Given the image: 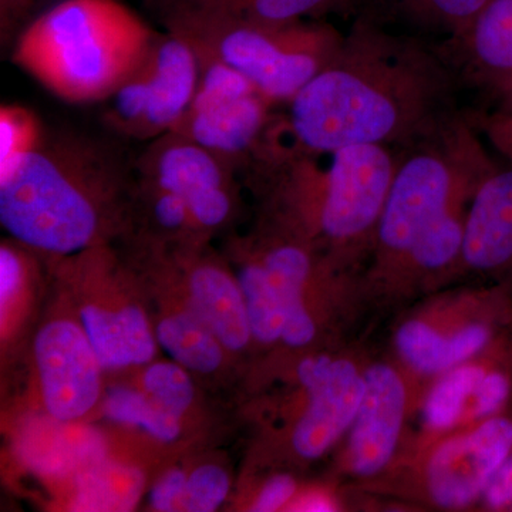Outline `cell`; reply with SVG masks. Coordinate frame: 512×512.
Here are the masks:
<instances>
[{"label":"cell","mask_w":512,"mask_h":512,"mask_svg":"<svg viewBox=\"0 0 512 512\" xmlns=\"http://www.w3.org/2000/svg\"><path fill=\"white\" fill-rule=\"evenodd\" d=\"M512 329V308L491 313L467 323L454 332H440L423 322L404 323L396 336V346L407 365L423 373L447 372L487 352Z\"/></svg>","instance_id":"9a60e30c"},{"label":"cell","mask_w":512,"mask_h":512,"mask_svg":"<svg viewBox=\"0 0 512 512\" xmlns=\"http://www.w3.org/2000/svg\"><path fill=\"white\" fill-rule=\"evenodd\" d=\"M511 451L512 410L444 441L427 464L430 497L443 508L468 507L483 498Z\"/></svg>","instance_id":"9c48e42d"},{"label":"cell","mask_w":512,"mask_h":512,"mask_svg":"<svg viewBox=\"0 0 512 512\" xmlns=\"http://www.w3.org/2000/svg\"><path fill=\"white\" fill-rule=\"evenodd\" d=\"M244 295L252 338L272 343L282 336V312L278 295L261 262L248 264L238 278Z\"/></svg>","instance_id":"d4e9b609"},{"label":"cell","mask_w":512,"mask_h":512,"mask_svg":"<svg viewBox=\"0 0 512 512\" xmlns=\"http://www.w3.org/2000/svg\"><path fill=\"white\" fill-rule=\"evenodd\" d=\"M491 94H493L495 103H497L495 110L512 113V77Z\"/></svg>","instance_id":"f35d334b"},{"label":"cell","mask_w":512,"mask_h":512,"mask_svg":"<svg viewBox=\"0 0 512 512\" xmlns=\"http://www.w3.org/2000/svg\"><path fill=\"white\" fill-rule=\"evenodd\" d=\"M205 10L265 25H286L332 12L342 15L357 12L359 15L363 10V0H231L222 8Z\"/></svg>","instance_id":"7402d4cb"},{"label":"cell","mask_w":512,"mask_h":512,"mask_svg":"<svg viewBox=\"0 0 512 512\" xmlns=\"http://www.w3.org/2000/svg\"><path fill=\"white\" fill-rule=\"evenodd\" d=\"M478 126L484 131L491 144L512 165V113L497 110L491 111L490 114L480 117Z\"/></svg>","instance_id":"1f68e13d"},{"label":"cell","mask_w":512,"mask_h":512,"mask_svg":"<svg viewBox=\"0 0 512 512\" xmlns=\"http://www.w3.org/2000/svg\"><path fill=\"white\" fill-rule=\"evenodd\" d=\"M456 73L440 50L357 15L336 55L289 100L281 126L293 151L332 154L350 146H417L458 119Z\"/></svg>","instance_id":"6da1fadb"},{"label":"cell","mask_w":512,"mask_h":512,"mask_svg":"<svg viewBox=\"0 0 512 512\" xmlns=\"http://www.w3.org/2000/svg\"><path fill=\"white\" fill-rule=\"evenodd\" d=\"M187 476L184 471L173 470L165 474L150 494L151 507L156 511H175L181 507Z\"/></svg>","instance_id":"4dcf8cb0"},{"label":"cell","mask_w":512,"mask_h":512,"mask_svg":"<svg viewBox=\"0 0 512 512\" xmlns=\"http://www.w3.org/2000/svg\"><path fill=\"white\" fill-rule=\"evenodd\" d=\"M197 55V92L187 113L170 133L190 138L234 167L252 163L272 123V101L228 64L204 53Z\"/></svg>","instance_id":"8992f818"},{"label":"cell","mask_w":512,"mask_h":512,"mask_svg":"<svg viewBox=\"0 0 512 512\" xmlns=\"http://www.w3.org/2000/svg\"><path fill=\"white\" fill-rule=\"evenodd\" d=\"M365 394L352 424L349 466L360 477L380 473L393 458L406 419L403 379L389 365H373L365 373Z\"/></svg>","instance_id":"4fadbf2b"},{"label":"cell","mask_w":512,"mask_h":512,"mask_svg":"<svg viewBox=\"0 0 512 512\" xmlns=\"http://www.w3.org/2000/svg\"><path fill=\"white\" fill-rule=\"evenodd\" d=\"M261 264L278 295L282 312V336L291 348L309 345L316 335V325L303 299V289L311 274V256L296 244H282L269 249Z\"/></svg>","instance_id":"ac0fdd59"},{"label":"cell","mask_w":512,"mask_h":512,"mask_svg":"<svg viewBox=\"0 0 512 512\" xmlns=\"http://www.w3.org/2000/svg\"><path fill=\"white\" fill-rule=\"evenodd\" d=\"M441 55L454 73L493 93L512 77V0H487Z\"/></svg>","instance_id":"5bb4252c"},{"label":"cell","mask_w":512,"mask_h":512,"mask_svg":"<svg viewBox=\"0 0 512 512\" xmlns=\"http://www.w3.org/2000/svg\"><path fill=\"white\" fill-rule=\"evenodd\" d=\"M332 501L329 500L325 495L313 494L308 495V497L303 498V500L299 501L298 504L295 505L293 511H333Z\"/></svg>","instance_id":"74e56055"},{"label":"cell","mask_w":512,"mask_h":512,"mask_svg":"<svg viewBox=\"0 0 512 512\" xmlns=\"http://www.w3.org/2000/svg\"><path fill=\"white\" fill-rule=\"evenodd\" d=\"M161 8L165 6H183V8L218 9L227 5L231 0H156Z\"/></svg>","instance_id":"8d00e7d4"},{"label":"cell","mask_w":512,"mask_h":512,"mask_svg":"<svg viewBox=\"0 0 512 512\" xmlns=\"http://www.w3.org/2000/svg\"><path fill=\"white\" fill-rule=\"evenodd\" d=\"M165 28L247 77L269 101H289L332 60L343 37L329 25H265L214 10L167 6Z\"/></svg>","instance_id":"277c9868"},{"label":"cell","mask_w":512,"mask_h":512,"mask_svg":"<svg viewBox=\"0 0 512 512\" xmlns=\"http://www.w3.org/2000/svg\"><path fill=\"white\" fill-rule=\"evenodd\" d=\"M156 338L168 356L184 369L211 373L221 366L222 343L194 312L177 313L161 320Z\"/></svg>","instance_id":"ffe728a7"},{"label":"cell","mask_w":512,"mask_h":512,"mask_svg":"<svg viewBox=\"0 0 512 512\" xmlns=\"http://www.w3.org/2000/svg\"><path fill=\"white\" fill-rule=\"evenodd\" d=\"M35 359L50 416L72 421L93 409L100 396L101 366L82 326L70 320L47 323L37 333Z\"/></svg>","instance_id":"30bf717a"},{"label":"cell","mask_w":512,"mask_h":512,"mask_svg":"<svg viewBox=\"0 0 512 512\" xmlns=\"http://www.w3.org/2000/svg\"><path fill=\"white\" fill-rule=\"evenodd\" d=\"M120 150L94 138L43 136L0 175V221L37 251L69 255L100 237L101 205L128 177Z\"/></svg>","instance_id":"7a4b0ae2"},{"label":"cell","mask_w":512,"mask_h":512,"mask_svg":"<svg viewBox=\"0 0 512 512\" xmlns=\"http://www.w3.org/2000/svg\"><path fill=\"white\" fill-rule=\"evenodd\" d=\"M487 0H363L362 12L376 19L392 18L424 29L460 35Z\"/></svg>","instance_id":"44dd1931"},{"label":"cell","mask_w":512,"mask_h":512,"mask_svg":"<svg viewBox=\"0 0 512 512\" xmlns=\"http://www.w3.org/2000/svg\"><path fill=\"white\" fill-rule=\"evenodd\" d=\"M295 490L296 484L291 476L281 474V476L271 478L256 498L252 511L272 512L281 510L291 500Z\"/></svg>","instance_id":"d6a6232c"},{"label":"cell","mask_w":512,"mask_h":512,"mask_svg":"<svg viewBox=\"0 0 512 512\" xmlns=\"http://www.w3.org/2000/svg\"><path fill=\"white\" fill-rule=\"evenodd\" d=\"M511 332L512 329L494 343L485 362H466L444 373L440 382L431 390L424 407V420L430 429H450L463 419L464 414L466 419L471 420V407L478 384L493 365L495 357L500 353Z\"/></svg>","instance_id":"d6986e66"},{"label":"cell","mask_w":512,"mask_h":512,"mask_svg":"<svg viewBox=\"0 0 512 512\" xmlns=\"http://www.w3.org/2000/svg\"><path fill=\"white\" fill-rule=\"evenodd\" d=\"M485 507L494 511H512V451L483 495Z\"/></svg>","instance_id":"836d02e7"},{"label":"cell","mask_w":512,"mask_h":512,"mask_svg":"<svg viewBox=\"0 0 512 512\" xmlns=\"http://www.w3.org/2000/svg\"><path fill=\"white\" fill-rule=\"evenodd\" d=\"M143 384L157 406L180 419L194 399L190 376L178 363H154L144 373Z\"/></svg>","instance_id":"83f0119b"},{"label":"cell","mask_w":512,"mask_h":512,"mask_svg":"<svg viewBox=\"0 0 512 512\" xmlns=\"http://www.w3.org/2000/svg\"><path fill=\"white\" fill-rule=\"evenodd\" d=\"M464 200L468 198L456 202L433 222L404 259L403 265L424 272L440 271L461 258L467 217V212L463 215Z\"/></svg>","instance_id":"603a6c76"},{"label":"cell","mask_w":512,"mask_h":512,"mask_svg":"<svg viewBox=\"0 0 512 512\" xmlns=\"http://www.w3.org/2000/svg\"><path fill=\"white\" fill-rule=\"evenodd\" d=\"M461 259L512 296V165L495 168L474 191Z\"/></svg>","instance_id":"7c38bea8"},{"label":"cell","mask_w":512,"mask_h":512,"mask_svg":"<svg viewBox=\"0 0 512 512\" xmlns=\"http://www.w3.org/2000/svg\"><path fill=\"white\" fill-rule=\"evenodd\" d=\"M330 156L325 173L311 164L319 229L339 247L363 244L376 235L400 160L390 147L375 144L340 148Z\"/></svg>","instance_id":"52a82bcc"},{"label":"cell","mask_w":512,"mask_h":512,"mask_svg":"<svg viewBox=\"0 0 512 512\" xmlns=\"http://www.w3.org/2000/svg\"><path fill=\"white\" fill-rule=\"evenodd\" d=\"M156 35L119 0H62L23 30L13 60L60 99L104 101Z\"/></svg>","instance_id":"3957f363"},{"label":"cell","mask_w":512,"mask_h":512,"mask_svg":"<svg viewBox=\"0 0 512 512\" xmlns=\"http://www.w3.org/2000/svg\"><path fill=\"white\" fill-rule=\"evenodd\" d=\"M192 312L207 323L224 348L241 350L252 338L244 295L218 266L202 265L190 279Z\"/></svg>","instance_id":"e0dca14e"},{"label":"cell","mask_w":512,"mask_h":512,"mask_svg":"<svg viewBox=\"0 0 512 512\" xmlns=\"http://www.w3.org/2000/svg\"><path fill=\"white\" fill-rule=\"evenodd\" d=\"M141 477L123 467H106L87 474L80 484L76 510H130L140 494Z\"/></svg>","instance_id":"484cf974"},{"label":"cell","mask_w":512,"mask_h":512,"mask_svg":"<svg viewBox=\"0 0 512 512\" xmlns=\"http://www.w3.org/2000/svg\"><path fill=\"white\" fill-rule=\"evenodd\" d=\"M200 59L185 37L167 29L107 101L104 120L119 136L156 140L173 131L190 107Z\"/></svg>","instance_id":"5b68a950"},{"label":"cell","mask_w":512,"mask_h":512,"mask_svg":"<svg viewBox=\"0 0 512 512\" xmlns=\"http://www.w3.org/2000/svg\"><path fill=\"white\" fill-rule=\"evenodd\" d=\"M37 0H0V26L2 36L9 35L10 30L28 15Z\"/></svg>","instance_id":"d590c367"},{"label":"cell","mask_w":512,"mask_h":512,"mask_svg":"<svg viewBox=\"0 0 512 512\" xmlns=\"http://www.w3.org/2000/svg\"><path fill=\"white\" fill-rule=\"evenodd\" d=\"M151 194V211L154 221L165 231H180L190 225H200L192 217L187 202L173 192L165 191L158 185L146 180Z\"/></svg>","instance_id":"f546056e"},{"label":"cell","mask_w":512,"mask_h":512,"mask_svg":"<svg viewBox=\"0 0 512 512\" xmlns=\"http://www.w3.org/2000/svg\"><path fill=\"white\" fill-rule=\"evenodd\" d=\"M22 276L23 264L18 252L2 245V249H0V301H2V305L9 302L10 298L18 292Z\"/></svg>","instance_id":"e575fe53"},{"label":"cell","mask_w":512,"mask_h":512,"mask_svg":"<svg viewBox=\"0 0 512 512\" xmlns=\"http://www.w3.org/2000/svg\"><path fill=\"white\" fill-rule=\"evenodd\" d=\"M40 121L22 106H2L0 109V175L9 171L42 141Z\"/></svg>","instance_id":"4316f807"},{"label":"cell","mask_w":512,"mask_h":512,"mask_svg":"<svg viewBox=\"0 0 512 512\" xmlns=\"http://www.w3.org/2000/svg\"><path fill=\"white\" fill-rule=\"evenodd\" d=\"M298 375L309 402L292 444L299 456L316 460L352 429L365 394V375L349 360L328 356L305 360Z\"/></svg>","instance_id":"8fae6325"},{"label":"cell","mask_w":512,"mask_h":512,"mask_svg":"<svg viewBox=\"0 0 512 512\" xmlns=\"http://www.w3.org/2000/svg\"><path fill=\"white\" fill-rule=\"evenodd\" d=\"M144 180L183 198L201 228H217L231 215L234 165L180 134L156 138L136 163Z\"/></svg>","instance_id":"ba28073f"},{"label":"cell","mask_w":512,"mask_h":512,"mask_svg":"<svg viewBox=\"0 0 512 512\" xmlns=\"http://www.w3.org/2000/svg\"><path fill=\"white\" fill-rule=\"evenodd\" d=\"M229 491L228 474L221 467H198L187 478L181 510L190 512H211L217 510Z\"/></svg>","instance_id":"f1b7e54d"},{"label":"cell","mask_w":512,"mask_h":512,"mask_svg":"<svg viewBox=\"0 0 512 512\" xmlns=\"http://www.w3.org/2000/svg\"><path fill=\"white\" fill-rule=\"evenodd\" d=\"M104 412L109 419L121 424L140 427L154 439L170 443L181 433L180 417L165 412L147 393L116 387L107 393Z\"/></svg>","instance_id":"cb8c5ba5"},{"label":"cell","mask_w":512,"mask_h":512,"mask_svg":"<svg viewBox=\"0 0 512 512\" xmlns=\"http://www.w3.org/2000/svg\"><path fill=\"white\" fill-rule=\"evenodd\" d=\"M80 320L101 369L144 365L156 353V339L137 306L110 311L89 305L82 309Z\"/></svg>","instance_id":"2e32d148"}]
</instances>
